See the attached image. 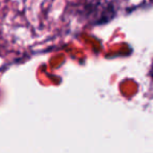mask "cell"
<instances>
[{"instance_id": "1", "label": "cell", "mask_w": 153, "mask_h": 153, "mask_svg": "<svg viewBox=\"0 0 153 153\" xmlns=\"http://www.w3.org/2000/svg\"><path fill=\"white\" fill-rule=\"evenodd\" d=\"M151 76H152V79H153V64L151 66Z\"/></svg>"}]
</instances>
